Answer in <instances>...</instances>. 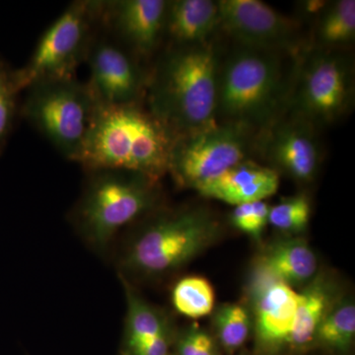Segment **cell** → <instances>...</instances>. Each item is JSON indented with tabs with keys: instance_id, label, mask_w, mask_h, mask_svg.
I'll return each mask as SVG.
<instances>
[{
	"instance_id": "1",
	"label": "cell",
	"mask_w": 355,
	"mask_h": 355,
	"mask_svg": "<svg viewBox=\"0 0 355 355\" xmlns=\"http://www.w3.org/2000/svg\"><path fill=\"white\" fill-rule=\"evenodd\" d=\"M296 53L237 46L219 67L217 123L236 125L260 135L291 106L298 60L286 64Z\"/></svg>"
},
{
	"instance_id": "2",
	"label": "cell",
	"mask_w": 355,
	"mask_h": 355,
	"mask_svg": "<svg viewBox=\"0 0 355 355\" xmlns=\"http://www.w3.org/2000/svg\"><path fill=\"white\" fill-rule=\"evenodd\" d=\"M174 133L140 103L98 104L74 162L88 172L114 170L159 182L169 172Z\"/></svg>"
},
{
	"instance_id": "3",
	"label": "cell",
	"mask_w": 355,
	"mask_h": 355,
	"mask_svg": "<svg viewBox=\"0 0 355 355\" xmlns=\"http://www.w3.org/2000/svg\"><path fill=\"white\" fill-rule=\"evenodd\" d=\"M221 55L214 42L171 46L147 83L148 109L175 137L216 125Z\"/></svg>"
},
{
	"instance_id": "4",
	"label": "cell",
	"mask_w": 355,
	"mask_h": 355,
	"mask_svg": "<svg viewBox=\"0 0 355 355\" xmlns=\"http://www.w3.org/2000/svg\"><path fill=\"white\" fill-rule=\"evenodd\" d=\"M157 184L133 173L89 172L70 216L77 233L91 249L105 253L121 228L155 205Z\"/></svg>"
},
{
	"instance_id": "5",
	"label": "cell",
	"mask_w": 355,
	"mask_h": 355,
	"mask_svg": "<svg viewBox=\"0 0 355 355\" xmlns=\"http://www.w3.org/2000/svg\"><path fill=\"white\" fill-rule=\"evenodd\" d=\"M216 233L211 217L200 210L163 214L135 236L119 259L121 279L160 275L197 256Z\"/></svg>"
},
{
	"instance_id": "6",
	"label": "cell",
	"mask_w": 355,
	"mask_h": 355,
	"mask_svg": "<svg viewBox=\"0 0 355 355\" xmlns=\"http://www.w3.org/2000/svg\"><path fill=\"white\" fill-rule=\"evenodd\" d=\"M102 10L103 1L83 0L70 4L42 35L27 64L13 70L17 92L44 81L74 78L95 40Z\"/></svg>"
},
{
	"instance_id": "7",
	"label": "cell",
	"mask_w": 355,
	"mask_h": 355,
	"mask_svg": "<svg viewBox=\"0 0 355 355\" xmlns=\"http://www.w3.org/2000/svg\"><path fill=\"white\" fill-rule=\"evenodd\" d=\"M21 114L65 158L76 161L98 104L87 83L76 77L28 88Z\"/></svg>"
},
{
	"instance_id": "8",
	"label": "cell",
	"mask_w": 355,
	"mask_h": 355,
	"mask_svg": "<svg viewBox=\"0 0 355 355\" xmlns=\"http://www.w3.org/2000/svg\"><path fill=\"white\" fill-rule=\"evenodd\" d=\"M354 94V67L343 51L311 49L299 57L291 114L317 128L333 125L349 111Z\"/></svg>"
},
{
	"instance_id": "9",
	"label": "cell",
	"mask_w": 355,
	"mask_h": 355,
	"mask_svg": "<svg viewBox=\"0 0 355 355\" xmlns=\"http://www.w3.org/2000/svg\"><path fill=\"white\" fill-rule=\"evenodd\" d=\"M259 135L226 123H216L173 142L169 172L177 183L197 189L250 159Z\"/></svg>"
},
{
	"instance_id": "10",
	"label": "cell",
	"mask_w": 355,
	"mask_h": 355,
	"mask_svg": "<svg viewBox=\"0 0 355 355\" xmlns=\"http://www.w3.org/2000/svg\"><path fill=\"white\" fill-rule=\"evenodd\" d=\"M219 30L237 46L297 51L300 24L260 0H217Z\"/></svg>"
},
{
	"instance_id": "11",
	"label": "cell",
	"mask_w": 355,
	"mask_h": 355,
	"mask_svg": "<svg viewBox=\"0 0 355 355\" xmlns=\"http://www.w3.org/2000/svg\"><path fill=\"white\" fill-rule=\"evenodd\" d=\"M86 60L90 67L87 84L99 104H135L146 94L148 78L121 44L95 39Z\"/></svg>"
},
{
	"instance_id": "12",
	"label": "cell",
	"mask_w": 355,
	"mask_h": 355,
	"mask_svg": "<svg viewBox=\"0 0 355 355\" xmlns=\"http://www.w3.org/2000/svg\"><path fill=\"white\" fill-rule=\"evenodd\" d=\"M312 123L291 114L259 135L261 154L277 170L299 182H310L321 164L322 147Z\"/></svg>"
},
{
	"instance_id": "13",
	"label": "cell",
	"mask_w": 355,
	"mask_h": 355,
	"mask_svg": "<svg viewBox=\"0 0 355 355\" xmlns=\"http://www.w3.org/2000/svg\"><path fill=\"white\" fill-rule=\"evenodd\" d=\"M167 3L165 0L103 1L102 22L133 57H147L164 37Z\"/></svg>"
},
{
	"instance_id": "14",
	"label": "cell",
	"mask_w": 355,
	"mask_h": 355,
	"mask_svg": "<svg viewBox=\"0 0 355 355\" xmlns=\"http://www.w3.org/2000/svg\"><path fill=\"white\" fill-rule=\"evenodd\" d=\"M254 286L259 340L268 349L288 345L299 294L291 286L260 270Z\"/></svg>"
},
{
	"instance_id": "15",
	"label": "cell",
	"mask_w": 355,
	"mask_h": 355,
	"mask_svg": "<svg viewBox=\"0 0 355 355\" xmlns=\"http://www.w3.org/2000/svg\"><path fill=\"white\" fill-rule=\"evenodd\" d=\"M279 174L272 168L257 164L251 159L200 184L196 190L202 197L214 198L231 205L261 202L279 190Z\"/></svg>"
},
{
	"instance_id": "16",
	"label": "cell",
	"mask_w": 355,
	"mask_h": 355,
	"mask_svg": "<svg viewBox=\"0 0 355 355\" xmlns=\"http://www.w3.org/2000/svg\"><path fill=\"white\" fill-rule=\"evenodd\" d=\"M218 30V2L212 0L168 1L164 37L169 39L171 46L207 43Z\"/></svg>"
},
{
	"instance_id": "17",
	"label": "cell",
	"mask_w": 355,
	"mask_h": 355,
	"mask_svg": "<svg viewBox=\"0 0 355 355\" xmlns=\"http://www.w3.org/2000/svg\"><path fill=\"white\" fill-rule=\"evenodd\" d=\"M127 299L123 349L121 355H135L139 350L163 340H171L169 324L160 311L140 297L121 279Z\"/></svg>"
},
{
	"instance_id": "18",
	"label": "cell",
	"mask_w": 355,
	"mask_h": 355,
	"mask_svg": "<svg viewBox=\"0 0 355 355\" xmlns=\"http://www.w3.org/2000/svg\"><path fill=\"white\" fill-rule=\"evenodd\" d=\"M261 268L289 286H298L314 275L316 256L303 240H286L268 250Z\"/></svg>"
},
{
	"instance_id": "19",
	"label": "cell",
	"mask_w": 355,
	"mask_h": 355,
	"mask_svg": "<svg viewBox=\"0 0 355 355\" xmlns=\"http://www.w3.org/2000/svg\"><path fill=\"white\" fill-rule=\"evenodd\" d=\"M314 46L323 51H345L355 39V1L338 0L327 2L317 14Z\"/></svg>"
},
{
	"instance_id": "20",
	"label": "cell",
	"mask_w": 355,
	"mask_h": 355,
	"mask_svg": "<svg viewBox=\"0 0 355 355\" xmlns=\"http://www.w3.org/2000/svg\"><path fill=\"white\" fill-rule=\"evenodd\" d=\"M298 294L297 310L288 343L296 349L304 347L314 340L318 327L328 313L330 300L328 289L319 282Z\"/></svg>"
},
{
	"instance_id": "21",
	"label": "cell",
	"mask_w": 355,
	"mask_h": 355,
	"mask_svg": "<svg viewBox=\"0 0 355 355\" xmlns=\"http://www.w3.org/2000/svg\"><path fill=\"white\" fill-rule=\"evenodd\" d=\"M172 302L180 314L196 319L211 312L216 293L211 284L205 277H184L173 288Z\"/></svg>"
},
{
	"instance_id": "22",
	"label": "cell",
	"mask_w": 355,
	"mask_h": 355,
	"mask_svg": "<svg viewBox=\"0 0 355 355\" xmlns=\"http://www.w3.org/2000/svg\"><path fill=\"white\" fill-rule=\"evenodd\" d=\"M355 336V306L345 303L327 313L318 327L316 336L322 345L338 352H347Z\"/></svg>"
},
{
	"instance_id": "23",
	"label": "cell",
	"mask_w": 355,
	"mask_h": 355,
	"mask_svg": "<svg viewBox=\"0 0 355 355\" xmlns=\"http://www.w3.org/2000/svg\"><path fill=\"white\" fill-rule=\"evenodd\" d=\"M216 326L224 349L229 352H235L244 345L249 336V315L241 305L223 306L217 314Z\"/></svg>"
},
{
	"instance_id": "24",
	"label": "cell",
	"mask_w": 355,
	"mask_h": 355,
	"mask_svg": "<svg viewBox=\"0 0 355 355\" xmlns=\"http://www.w3.org/2000/svg\"><path fill=\"white\" fill-rule=\"evenodd\" d=\"M311 207L305 196L286 198L268 211V222L273 227L288 232L304 230L309 223Z\"/></svg>"
},
{
	"instance_id": "25",
	"label": "cell",
	"mask_w": 355,
	"mask_h": 355,
	"mask_svg": "<svg viewBox=\"0 0 355 355\" xmlns=\"http://www.w3.org/2000/svg\"><path fill=\"white\" fill-rule=\"evenodd\" d=\"M13 70L0 58V156L3 153L17 114V96Z\"/></svg>"
},
{
	"instance_id": "26",
	"label": "cell",
	"mask_w": 355,
	"mask_h": 355,
	"mask_svg": "<svg viewBox=\"0 0 355 355\" xmlns=\"http://www.w3.org/2000/svg\"><path fill=\"white\" fill-rule=\"evenodd\" d=\"M268 211L270 207L265 200L243 203L236 205L231 219L236 228L254 238H258L268 223Z\"/></svg>"
},
{
	"instance_id": "27",
	"label": "cell",
	"mask_w": 355,
	"mask_h": 355,
	"mask_svg": "<svg viewBox=\"0 0 355 355\" xmlns=\"http://www.w3.org/2000/svg\"><path fill=\"white\" fill-rule=\"evenodd\" d=\"M177 355H216V347L205 331L191 328L178 340Z\"/></svg>"
}]
</instances>
